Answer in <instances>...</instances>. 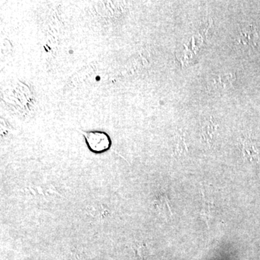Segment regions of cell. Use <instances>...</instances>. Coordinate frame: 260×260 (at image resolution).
<instances>
[{"mask_svg":"<svg viewBox=\"0 0 260 260\" xmlns=\"http://www.w3.org/2000/svg\"><path fill=\"white\" fill-rule=\"evenodd\" d=\"M85 143L89 150L92 153L101 154L106 153L112 147V140L106 132L93 130V131H81Z\"/></svg>","mask_w":260,"mask_h":260,"instance_id":"1","label":"cell"},{"mask_svg":"<svg viewBox=\"0 0 260 260\" xmlns=\"http://www.w3.org/2000/svg\"><path fill=\"white\" fill-rule=\"evenodd\" d=\"M233 80H234V77L232 75H224L219 77L218 83L225 86L227 84H232Z\"/></svg>","mask_w":260,"mask_h":260,"instance_id":"7","label":"cell"},{"mask_svg":"<svg viewBox=\"0 0 260 260\" xmlns=\"http://www.w3.org/2000/svg\"><path fill=\"white\" fill-rule=\"evenodd\" d=\"M239 42L251 47L259 46L260 36L255 27L249 25L247 28L242 29L239 32Z\"/></svg>","mask_w":260,"mask_h":260,"instance_id":"2","label":"cell"},{"mask_svg":"<svg viewBox=\"0 0 260 260\" xmlns=\"http://www.w3.org/2000/svg\"><path fill=\"white\" fill-rule=\"evenodd\" d=\"M157 207H158L159 211L160 213L165 214L166 215H172V208H171L169 200L167 198V195H162L157 200Z\"/></svg>","mask_w":260,"mask_h":260,"instance_id":"4","label":"cell"},{"mask_svg":"<svg viewBox=\"0 0 260 260\" xmlns=\"http://www.w3.org/2000/svg\"><path fill=\"white\" fill-rule=\"evenodd\" d=\"M187 153L188 148L186 146L185 140H184V135H180L177 138V144H176L174 153L177 155H183L184 153Z\"/></svg>","mask_w":260,"mask_h":260,"instance_id":"5","label":"cell"},{"mask_svg":"<svg viewBox=\"0 0 260 260\" xmlns=\"http://www.w3.org/2000/svg\"><path fill=\"white\" fill-rule=\"evenodd\" d=\"M212 215H213V213H212L211 206L205 203L203 209L201 210V213H200V216L206 222L208 225L209 220L212 218Z\"/></svg>","mask_w":260,"mask_h":260,"instance_id":"6","label":"cell"},{"mask_svg":"<svg viewBox=\"0 0 260 260\" xmlns=\"http://www.w3.org/2000/svg\"><path fill=\"white\" fill-rule=\"evenodd\" d=\"M218 127V124H215L213 119H210L209 121H206L202 126V136L208 144L211 143L214 133L217 131Z\"/></svg>","mask_w":260,"mask_h":260,"instance_id":"3","label":"cell"}]
</instances>
